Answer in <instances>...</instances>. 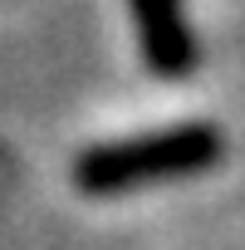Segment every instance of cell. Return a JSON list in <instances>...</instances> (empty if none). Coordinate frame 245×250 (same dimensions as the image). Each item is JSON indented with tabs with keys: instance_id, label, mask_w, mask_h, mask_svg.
<instances>
[{
	"instance_id": "6da1fadb",
	"label": "cell",
	"mask_w": 245,
	"mask_h": 250,
	"mask_svg": "<svg viewBox=\"0 0 245 250\" xmlns=\"http://www.w3.org/2000/svg\"><path fill=\"white\" fill-rule=\"evenodd\" d=\"M225 138L216 123H182V128H162L147 138H122L88 147L74 162V187L83 196H118L133 187H157V182H182L201 177L221 162Z\"/></svg>"
},
{
	"instance_id": "7a4b0ae2",
	"label": "cell",
	"mask_w": 245,
	"mask_h": 250,
	"mask_svg": "<svg viewBox=\"0 0 245 250\" xmlns=\"http://www.w3.org/2000/svg\"><path fill=\"white\" fill-rule=\"evenodd\" d=\"M133 25H138V44H143V64L157 79H186L201 59L196 35L186 25L182 0H128Z\"/></svg>"
}]
</instances>
